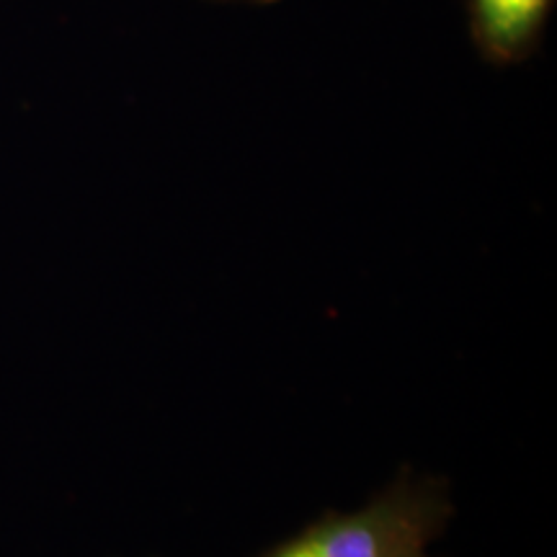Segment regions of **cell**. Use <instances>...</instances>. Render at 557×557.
I'll use <instances>...</instances> for the list:
<instances>
[{
    "mask_svg": "<svg viewBox=\"0 0 557 557\" xmlns=\"http://www.w3.org/2000/svg\"><path fill=\"white\" fill-rule=\"evenodd\" d=\"M451 517L447 480L403 470L364 508L323 513L261 557H431Z\"/></svg>",
    "mask_w": 557,
    "mask_h": 557,
    "instance_id": "6da1fadb",
    "label": "cell"
},
{
    "mask_svg": "<svg viewBox=\"0 0 557 557\" xmlns=\"http://www.w3.org/2000/svg\"><path fill=\"white\" fill-rule=\"evenodd\" d=\"M553 0H470V32L493 65L527 60L540 45Z\"/></svg>",
    "mask_w": 557,
    "mask_h": 557,
    "instance_id": "7a4b0ae2",
    "label": "cell"
},
{
    "mask_svg": "<svg viewBox=\"0 0 557 557\" xmlns=\"http://www.w3.org/2000/svg\"><path fill=\"white\" fill-rule=\"evenodd\" d=\"M212 3H238V5H271L276 0H212Z\"/></svg>",
    "mask_w": 557,
    "mask_h": 557,
    "instance_id": "3957f363",
    "label": "cell"
}]
</instances>
